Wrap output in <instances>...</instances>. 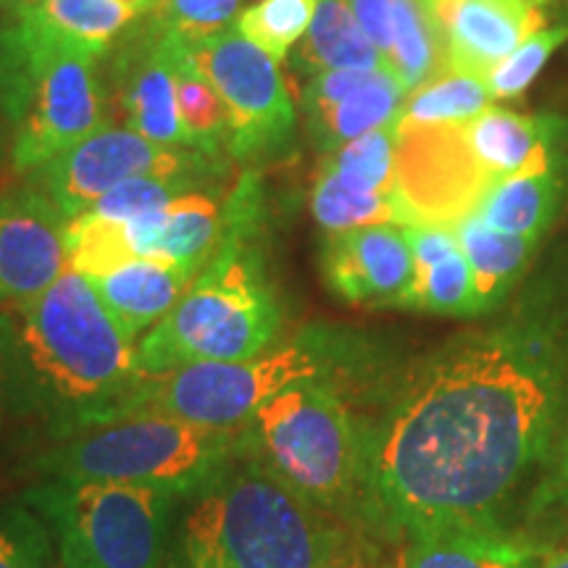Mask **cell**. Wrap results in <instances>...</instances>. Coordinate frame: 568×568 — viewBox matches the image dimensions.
Returning <instances> with one entry per match:
<instances>
[{"label":"cell","instance_id":"cell-1","mask_svg":"<svg viewBox=\"0 0 568 568\" xmlns=\"http://www.w3.org/2000/svg\"><path fill=\"white\" fill-rule=\"evenodd\" d=\"M568 397V361L548 332H471L382 389L368 429L366 527L389 539L497 527L548 460Z\"/></svg>","mask_w":568,"mask_h":568},{"label":"cell","instance_id":"cell-2","mask_svg":"<svg viewBox=\"0 0 568 568\" xmlns=\"http://www.w3.org/2000/svg\"><path fill=\"white\" fill-rule=\"evenodd\" d=\"M138 345L88 276L67 268L19 308L0 311V395L55 443L113 422L140 382Z\"/></svg>","mask_w":568,"mask_h":568},{"label":"cell","instance_id":"cell-3","mask_svg":"<svg viewBox=\"0 0 568 568\" xmlns=\"http://www.w3.org/2000/svg\"><path fill=\"white\" fill-rule=\"evenodd\" d=\"M184 518L187 568H355L351 527L311 506L258 460L232 466Z\"/></svg>","mask_w":568,"mask_h":568},{"label":"cell","instance_id":"cell-4","mask_svg":"<svg viewBox=\"0 0 568 568\" xmlns=\"http://www.w3.org/2000/svg\"><path fill=\"white\" fill-rule=\"evenodd\" d=\"M255 216V190L243 182L226 205V232L219 251L180 303L140 339L142 376H163L213 361H245L274 347L282 311L266 280L264 258L253 245Z\"/></svg>","mask_w":568,"mask_h":568},{"label":"cell","instance_id":"cell-5","mask_svg":"<svg viewBox=\"0 0 568 568\" xmlns=\"http://www.w3.org/2000/svg\"><path fill=\"white\" fill-rule=\"evenodd\" d=\"M361 387L345 379L297 382L240 426L243 456L347 527H366L372 416H361L351 397Z\"/></svg>","mask_w":568,"mask_h":568},{"label":"cell","instance_id":"cell-6","mask_svg":"<svg viewBox=\"0 0 568 568\" xmlns=\"http://www.w3.org/2000/svg\"><path fill=\"white\" fill-rule=\"evenodd\" d=\"M305 379L372 385V358L353 337L335 329H305L253 358L213 361L145 376L116 418L161 414L211 429H240L266 400Z\"/></svg>","mask_w":568,"mask_h":568},{"label":"cell","instance_id":"cell-7","mask_svg":"<svg viewBox=\"0 0 568 568\" xmlns=\"http://www.w3.org/2000/svg\"><path fill=\"white\" fill-rule=\"evenodd\" d=\"M240 453V429H211L161 414H132L61 439L38 458L55 479L119 481L197 497Z\"/></svg>","mask_w":568,"mask_h":568},{"label":"cell","instance_id":"cell-8","mask_svg":"<svg viewBox=\"0 0 568 568\" xmlns=\"http://www.w3.org/2000/svg\"><path fill=\"white\" fill-rule=\"evenodd\" d=\"M174 500L151 487L55 477L21 495L51 531L61 568H163Z\"/></svg>","mask_w":568,"mask_h":568},{"label":"cell","instance_id":"cell-9","mask_svg":"<svg viewBox=\"0 0 568 568\" xmlns=\"http://www.w3.org/2000/svg\"><path fill=\"white\" fill-rule=\"evenodd\" d=\"M9 40L24 98L13 166L21 174H34L103 126L98 55L55 40L21 17Z\"/></svg>","mask_w":568,"mask_h":568},{"label":"cell","instance_id":"cell-10","mask_svg":"<svg viewBox=\"0 0 568 568\" xmlns=\"http://www.w3.org/2000/svg\"><path fill=\"white\" fill-rule=\"evenodd\" d=\"M190 59L226 109L230 148L240 159L272 153L295 130V103L280 61L234 30L219 32L190 48Z\"/></svg>","mask_w":568,"mask_h":568},{"label":"cell","instance_id":"cell-11","mask_svg":"<svg viewBox=\"0 0 568 568\" xmlns=\"http://www.w3.org/2000/svg\"><path fill=\"white\" fill-rule=\"evenodd\" d=\"M195 166H203L197 153L155 145L126 126L103 124L88 140L69 148L59 159L48 161L32 176L34 190H40L69 222L119 184L142 176L187 180V172Z\"/></svg>","mask_w":568,"mask_h":568},{"label":"cell","instance_id":"cell-12","mask_svg":"<svg viewBox=\"0 0 568 568\" xmlns=\"http://www.w3.org/2000/svg\"><path fill=\"white\" fill-rule=\"evenodd\" d=\"M318 264L326 287L339 301L374 308H408L416 261L406 226L376 224L326 234Z\"/></svg>","mask_w":568,"mask_h":568},{"label":"cell","instance_id":"cell-13","mask_svg":"<svg viewBox=\"0 0 568 568\" xmlns=\"http://www.w3.org/2000/svg\"><path fill=\"white\" fill-rule=\"evenodd\" d=\"M69 268L67 219L40 190L0 193V308H19Z\"/></svg>","mask_w":568,"mask_h":568},{"label":"cell","instance_id":"cell-14","mask_svg":"<svg viewBox=\"0 0 568 568\" xmlns=\"http://www.w3.org/2000/svg\"><path fill=\"white\" fill-rule=\"evenodd\" d=\"M111 224L124 264L163 261L201 274L224 240L226 209L203 193H184L161 209Z\"/></svg>","mask_w":568,"mask_h":568},{"label":"cell","instance_id":"cell-15","mask_svg":"<svg viewBox=\"0 0 568 568\" xmlns=\"http://www.w3.org/2000/svg\"><path fill=\"white\" fill-rule=\"evenodd\" d=\"M542 27L545 11L535 0H458L445 17V69L487 80Z\"/></svg>","mask_w":568,"mask_h":568},{"label":"cell","instance_id":"cell-16","mask_svg":"<svg viewBox=\"0 0 568 568\" xmlns=\"http://www.w3.org/2000/svg\"><path fill=\"white\" fill-rule=\"evenodd\" d=\"M458 130L474 166L489 187L535 166L537 161L558 155L560 122L550 116H529L489 105Z\"/></svg>","mask_w":568,"mask_h":568},{"label":"cell","instance_id":"cell-17","mask_svg":"<svg viewBox=\"0 0 568 568\" xmlns=\"http://www.w3.org/2000/svg\"><path fill=\"white\" fill-rule=\"evenodd\" d=\"M126 130L163 148H193L182 130L174 90V42L155 30L130 61L122 84Z\"/></svg>","mask_w":568,"mask_h":568},{"label":"cell","instance_id":"cell-18","mask_svg":"<svg viewBox=\"0 0 568 568\" xmlns=\"http://www.w3.org/2000/svg\"><path fill=\"white\" fill-rule=\"evenodd\" d=\"M416 280L408 308L437 316H479L474 274L456 237L445 224H408Z\"/></svg>","mask_w":568,"mask_h":568},{"label":"cell","instance_id":"cell-19","mask_svg":"<svg viewBox=\"0 0 568 568\" xmlns=\"http://www.w3.org/2000/svg\"><path fill=\"white\" fill-rule=\"evenodd\" d=\"M195 276V272L184 266L140 258L111 272L88 276V282L126 337L138 339L180 303Z\"/></svg>","mask_w":568,"mask_h":568},{"label":"cell","instance_id":"cell-20","mask_svg":"<svg viewBox=\"0 0 568 568\" xmlns=\"http://www.w3.org/2000/svg\"><path fill=\"white\" fill-rule=\"evenodd\" d=\"M403 542L400 568H537L548 556L503 527L418 531Z\"/></svg>","mask_w":568,"mask_h":568},{"label":"cell","instance_id":"cell-21","mask_svg":"<svg viewBox=\"0 0 568 568\" xmlns=\"http://www.w3.org/2000/svg\"><path fill=\"white\" fill-rule=\"evenodd\" d=\"M564 197V166L558 155L537 161L508 180L493 184L477 205L479 219L497 232L539 240Z\"/></svg>","mask_w":568,"mask_h":568},{"label":"cell","instance_id":"cell-22","mask_svg":"<svg viewBox=\"0 0 568 568\" xmlns=\"http://www.w3.org/2000/svg\"><path fill=\"white\" fill-rule=\"evenodd\" d=\"M406 98V84L397 80L395 71L374 69L339 101L305 111V116H308L316 145L324 153H332L361 134L397 122Z\"/></svg>","mask_w":568,"mask_h":568},{"label":"cell","instance_id":"cell-23","mask_svg":"<svg viewBox=\"0 0 568 568\" xmlns=\"http://www.w3.org/2000/svg\"><path fill=\"white\" fill-rule=\"evenodd\" d=\"M453 230H456L460 251L471 266L479 314H485L508 295V290L529 266L537 240L497 232L481 222L477 211L460 219Z\"/></svg>","mask_w":568,"mask_h":568},{"label":"cell","instance_id":"cell-24","mask_svg":"<svg viewBox=\"0 0 568 568\" xmlns=\"http://www.w3.org/2000/svg\"><path fill=\"white\" fill-rule=\"evenodd\" d=\"M297 63L314 71L387 69L382 53L361 30L347 0H316V13L297 48Z\"/></svg>","mask_w":568,"mask_h":568},{"label":"cell","instance_id":"cell-25","mask_svg":"<svg viewBox=\"0 0 568 568\" xmlns=\"http://www.w3.org/2000/svg\"><path fill=\"white\" fill-rule=\"evenodd\" d=\"M445 21L426 0H395L393 51L387 69L406 84L408 95L445 71Z\"/></svg>","mask_w":568,"mask_h":568},{"label":"cell","instance_id":"cell-26","mask_svg":"<svg viewBox=\"0 0 568 568\" xmlns=\"http://www.w3.org/2000/svg\"><path fill=\"white\" fill-rule=\"evenodd\" d=\"M19 17L55 40L101 55L138 13L126 9L122 0H40Z\"/></svg>","mask_w":568,"mask_h":568},{"label":"cell","instance_id":"cell-27","mask_svg":"<svg viewBox=\"0 0 568 568\" xmlns=\"http://www.w3.org/2000/svg\"><path fill=\"white\" fill-rule=\"evenodd\" d=\"M493 105L487 80L445 69L432 82L410 92L400 111V130H435L471 122Z\"/></svg>","mask_w":568,"mask_h":568},{"label":"cell","instance_id":"cell-28","mask_svg":"<svg viewBox=\"0 0 568 568\" xmlns=\"http://www.w3.org/2000/svg\"><path fill=\"white\" fill-rule=\"evenodd\" d=\"M311 213L326 234L361 230L376 224H416L414 213L397 193H358L345 187L335 174L318 169L314 193H311Z\"/></svg>","mask_w":568,"mask_h":568},{"label":"cell","instance_id":"cell-29","mask_svg":"<svg viewBox=\"0 0 568 568\" xmlns=\"http://www.w3.org/2000/svg\"><path fill=\"white\" fill-rule=\"evenodd\" d=\"M397 145L400 119L326 153L322 169L358 193H397Z\"/></svg>","mask_w":568,"mask_h":568},{"label":"cell","instance_id":"cell-30","mask_svg":"<svg viewBox=\"0 0 568 568\" xmlns=\"http://www.w3.org/2000/svg\"><path fill=\"white\" fill-rule=\"evenodd\" d=\"M172 38V34H169ZM174 42V90L182 130L193 148H211L226 132V109L219 92L190 59V48Z\"/></svg>","mask_w":568,"mask_h":568},{"label":"cell","instance_id":"cell-31","mask_svg":"<svg viewBox=\"0 0 568 568\" xmlns=\"http://www.w3.org/2000/svg\"><path fill=\"white\" fill-rule=\"evenodd\" d=\"M316 0H261L240 13L237 32L274 61L287 59L290 48L308 32Z\"/></svg>","mask_w":568,"mask_h":568},{"label":"cell","instance_id":"cell-32","mask_svg":"<svg viewBox=\"0 0 568 568\" xmlns=\"http://www.w3.org/2000/svg\"><path fill=\"white\" fill-rule=\"evenodd\" d=\"M243 0H155L153 27L172 34L184 45H201L213 34L232 30L237 24Z\"/></svg>","mask_w":568,"mask_h":568},{"label":"cell","instance_id":"cell-33","mask_svg":"<svg viewBox=\"0 0 568 568\" xmlns=\"http://www.w3.org/2000/svg\"><path fill=\"white\" fill-rule=\"evenodd\" d=\"M0 568H53V539L24 503H0Z\"/></svg>","mask_w":568,"mask_h":568},{"label":"cell","instance_id":"cell-34","mask_svg":"<svg viewBox=\"0 0 568 568\" xmlns=\"http://www.w3.org/2000/svg\"><path fill=\"white\" fill-rule=\"evenodd\" d=\"M566 40L568 24H558L542 27V30L531 34L527 42H521V45H518L516 51L487 77L493 101H510V98H518L524 90H529L531 82L539 77V71L545 69V63L550 61V55L556 53Z\"/></svg>","mask_w":568,"mask_h":568},{"label":"cell","instance_id":"cell-35","mask_svg":"<svg viewBox=\"0 0 568 568\" xmlns=\"http://www.w3.org/2000/svg\"><path fill=\"white\" fill-rule=\"evenodd\" d=\"M187 184L190 182L182 176H142V180H130L113 187L111 193L98 197L88 211L111 222H126V219L176 201L187 193Z\"/></svg>","mask_w":568,"mask_h":568},{"label":"cell","instance_id":"cell-36","mask_svg":"<svg viewBox=\"0 0 568 568\" xmlns=\"http://www.w3.org/2000/svg\"><path fill=\"white\" fill-rule=\"evenodd\" d=\"M545 464H548V471L537 481L527 503L531 516H542L548 510H568V426L558 445H552Z\"/></svg>","mask_w":568,"mask_h":568},{"label":"cell","instance_id":"cell-37","mask_svg":"<svg viewBox=\"0 0 568 568\" xmlns=\"http://www.w3.org/2000/svg\"><path fill=\"white\" fill-rule=\"evenodd\" d=\"M347 3H351L361 30L366 32V38L374 42V48L387 63L389 51H393L395 0H347Z\"/></svg>","mask_w":568,"mask_h":568},{"label":"cell","instance_id":"cell-38","mask_svg":"<svg viewBox=\"0 0 568 568\" xmlns=\"http://www.w3.org/2000/svg\"><path fill=\"white\" fill-rule=\"evenodd\" d=\"M40 0H0V13H19L27 11V9H34Z\"/></svg>","mask_w":568,"mask_h":568},{"label":"cell","instance_id":"cell-39","mask_svg":"<svg viewBox=\"0 0 568 568\" xmlns=\"http://www.w3.org/2000/svg\"><path fill=\"white\" fill-rule=\"evenodd\" d=\"M537 568H568V550L548 552V556L539 560Z\"/></svg>","mask_w":568,"mask_h":568},{"label":"cell","instance_id":"cell-40","mask_svg":"<svg viewBox=\"0 0 568 568\" xmlns=\"http://www.w3.org/2000/svg\"><path fill=\"white\" fill-rule=\"evenodd\" d=\"M542 11H552V13H564L568 17V0H535Z\"/></svg>","mask_w":568,"mask_h":568},{"label":"cell","instance_id":"cell-41","mask_svg":"<svg viewBox=\"0 0 568 568\" xmlns=\"http://www.w3.org/2000/svg\"><path fill=\"white\" fill-rule=\"evenodd\" d=\"M426 3H429L432 9L437 11V17L445 21V17H447V13H450V9L458 3V0H426Z\"/></svg>","mask_w":568,"mask_h":568},{"label":"cell","instance_id":"cell-42","mask_svg":"<svg viewBox=\"0 0 568 568\" xmlns=\"http://www.w3.org/2000/svg\"><path fill=\"white\" fill-rule=\"evenodd\" d=\"M122 3L126 6V9H132L134 13H142V11L153 9L155 0H122Z\"/></svg>","mask_w":568,"mask_h":568}]
</instances>
